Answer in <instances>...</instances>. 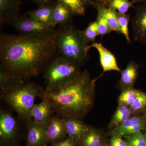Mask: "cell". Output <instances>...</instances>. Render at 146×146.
Returning a JSON list of instances; mask_svg holds the SVG:
<instances>
[{"label":"cell","mask_w":146,"mask_h":146,"mask_svg":"<svg viewBox=\"0 0 146 146\" xmlns=\"http://www.w3.org/2000/svg\"><path fill=\"white\" fill-rule=\"evenodd\" d=\"M55 34L56 31L36 35L1 33L0 67L24 81L36 76L56 55Z\"/></svg>","instance_id":"cell-1"},{"label":"cell","mask_w":146,"mask_h":146,"mask_svg":"<svg viewBox=\"0 0 146 146\" xmlns=\"http://www.w3.org/2000/svg\"><path fill=\"white\" fill-rule=\"evenodd\" d=\"M95 81L85 70L64 87L51 91L44 89L39 98L48 101L54 112L61 117L71 116L82 120L93 107Z\"/></svg>","instance_id":"cell-2"},{"label":"cell","mask_w":146,"mask_h":146,"mask_svg":"<svg viewBox=\"0 0 146 146\" xmlns=\"http://www.w3.org/2000/svg\"><path fill=\"white\" fill-rule=\"evenodd\" d=\"M44 90L37 84L24 81L7 90L1 91V98L27 126L33 120L31 111L35 104V98L40 96Z\"/></svg>","instance_id":"cell-3"},{"label":"cell","mask_w":146,"mask_h":146,"mask_svg":"<svg viewBox=\"0 0 146 146\" xmlns=\"http://www.w3.org/2000/svg\"><path fill=\"white\" fill-rule=\"evenodd\" d=\"M61 25L56 31V55L80 65L86 59L89 51L82 31L68 23Z\"/></svg>","instance_id":"cell-4"},{"label":"cell","mask_w":146,"mask_h":146,"mask_svg":"<svg viewBox=\"0 0 146 146\" xmlns=\"http://www.w3.org/2000/svg\"><path fill=\"white\" fill-rule=\"evenodd\" d=\"M80 65L60 56H55L44 69L45 91H55L76 79L81 73Z\"/></svg>","instance_id":"cell-5"},{"label":"cell","mask_w":146,"mask_h":146,"mask_svg":"<svg viewBox=\"0 0 146 146\" xmlns=\"http://www.w3.org/2000/svg\"><path fill=\"white\" fill-rule=\"evenodd\" d=\"M21 121L10 112L1 108L0 144L1 146H18Z\"/></svg>","instance_id":"cell-6"},{"label":"cell","mask_w":146,"mask_h":146,"mask_svg":"<svg viewBox=\"0 0 146 146\" xmlns=\"http://www.w3.org/2000/svg\"><path fill=\"white\" fill-rule=\"evenodd\" d=\"M10 25L25 35H42L55 31L54 27L41 23L26 14L20 15Z\"/></svg>","instance_id":"cell-7"},{"label":"cell","mask_w":146,"mask_h":146,"mask_svg":"<svg viewBox=\"0 0 146 146\" xmlns=\"http://www.w3.org/2000/svg\"><path fill=\"white\" fill-rule=\"evenodd\" d=\"M45 134L47 145L65 140L68 134L62 118L57 115H53L50 121L46 125Z\"/></svg>","instance_id":"cell-8"},{"label":"cell","mask_w":146,"mask_h":146,"mask_svg":"<svg viewBox=\"0 0 146 146\" xmlns=\"http://www.w3.org/2000/svg\"><path fill=\"white\" fill-rule=\"evenodd\" d=\"M145 124L146 120L144 117L138 115L131 117L121 124L113 128L111 134L122 138L142 132L145 128Z\"/></svg>","instance_id":"cell-9"},{"label":"cell","mask_w":146,"mask_h":146,"mask_svg":"<svg viewBox=\"0 0 146 146\" xmlns=\"http://www.w3.org/2000/svg\"><path fill=\"white\" fill-rule=\"evenodd\" d=\"M131 26L134 40L146 44V3L136 7Z\"/></svg>","instance_id":"cell-10"},{"label":"cell","mask_w":146,"mask_h":146,"mask_svg":"<svg viewBox=\"0 0 146 146\" xmlns=\"http://www.w3.org/2000/svg\"><path fill=\"white\" fill-rule=\"evenodd\" d=\"M27 133L25 146H47L46 142V125L33 120L26 126Z\"/></svg>","instance_id":"cell-11"},{"label":"cell","mask_w":146,"mask_h":146,"mask_svg":"<svg viewBox=\"0 0 146 146\" xmlns=\"http://www.w3.org/2000/svg\"><path fill=\"white\" fill-rule=\"evenodd\" d=\"M22 0H0V22L1 25L11 24L20 16Z\"/></svg>","instance_id":"cell-12"},{"label":"cell","mask_w":146,"mask_h":146,"mask_svg":"<svg viewBox=\"0 0 146 146\" xmlns=\"http://www.w3.org/2000/svg\"><path fill=\"white\" fill-rule=\"evenodd\" d=\"M62 119L65 123L68 136L78 143L90 128L81 119L75 117L66 116Z\"/></svg>","instance_id":"cell-13"},{"label":"cell","mask_w":146,"mask_h":146,"mask_svg":"<svg viewBox=\"0 0 146 146\" xmlns=\"http://www.w3.org/2000/svg\"><path fill=\"white\" fill-rule=\"evenodd\" d=\"M91 48L96 49L99 53L100 61L103 69L104 73L112 70L121 72L114 55L108 50L101 43L93 42L91 45H88L87 47L88 50Z\"/></svg>","instance_id":"cell-14"},{"label":"cell","mask_w":146,"mask_h":146,"mask_svg":"<svg viewBox=\"0 0 146 146\" xmlns=\"http://www.w3.org/2000/svg\"><path fill=\"white\" fill-rule=\"evenodd\" d=\"M53 112L50 103L46 100L42 99V102L33 106L31 111V117L36 122L47 125L51 119Z\"/></svg>","instance_id":"cell-15"},{"label":"cell","mask_w":146,"mask_h":146,"mask_svg":"<svg viewBox=\"0 0 146 146\" xmlns=\"http://www.w3.org/2000/svg\"><path fill=\"white\" fill-rule=\"evenodd\" d=\"M55 4L54 3L50 5L39 6L37 9L27 11L26 15L43 23L52 26L53 15Z\"/></svg>","instance_id":"cell-16"},{"label":"cell","mask_w":146,"mask_h":146,"mask_svg":"<svg viewBox=\"0 0 146 146\" xmlns=\"http://www.w3.org/2000/svg\"><path fill=\"white\" fill-rule=\"evenodd\" d=\"M138 75V66L133 61H131L121 72L119 84L123 89L133 87Z\"/></svg>","instance_id":"cell-17"},{"label":"cell","mask_w":146,"mask_h":146,"mask_svg":"<svg viewBox=\"0 0 146 146\" xmlns=\"http://www.w3.org/2000/svg\"><path fill=\"white\" fill-rule=\"evenodd\" d=\"M73 15V13L68 7L60 2L56 1L53 15V26L68 23Z\"/></svg>","instance_id":"cell-18"},{"label":"cell","mask_w":146,"mask_h":146,"mask_svg":"<svg viewBox=\"0 0 146 146\" xmlns=\"http://www.w3.org/2000/svg\"><path fill=\"white\" fill-rule=\"evenodd\" d=\"M98 11V16L104 18L108 23L112 31L120 33V29L117 17V11L107 7H103L97 4L94 5Z\"/></svg>","instance_id":"cell-19"},{"label":"cell","mask_w":146,"mask_h":146,"mask_svg":"<svg viewBox=\"0 0 146 146\" xmlns=\"http://www.w3.org/2000/svg\"><path fill=\"white\" fill-rule=\"evenodd\" d=\"M78 145L79 146H102V135L98 129L90 127Z\"/></svg>","instance_id":"cell-20"},{"label":"cell","mask_w":146,"mask_h":146,"mask_svg":"<svg viewBox=\"0 0 146 146\" xmlns=\"http://www.w3.org/2000/svg\"><path fill=\"white\" fill-rule=\"evenodd\" d=\"M132 115L129 107L125 106L119 105L115 114L112 116L108 125V127L113 128L121 124Z\"/></svg>","instance_id":"cell-21"},{"label":"cell","mask_w":146,"mask_h":146,"mask_svg":"<svg viewBox=\"0 0 146 146\" xmlns=\"http://www.w3.org/2000/svg\"><path fill=\"white\" fill-rule=\"evenodd\" d=\"M140 91L134 89L133 87L123 89L118 98V104L129 107L136 98Z\"/></svg>","instance_id":"cell-22"},{"label":"cell","mask_w":146,"mask_h":146,"mask_svg":"<svg viewBox=\"0 0 146 146\" xmlns=\"http://www.w3.org/2000/svg\"><path fill=\"white\" fill-rule=\"evenodd\" d=\"M24 81L16 78L0 67V89L1 91L7 90L17 84Z\"/></svg>","instance_id":"cell-23"},{"label":"cell","mask_w":146,"mask_h":146,"mask_svg":"<svg viewBox=\"0 0 146 146\" xmlns=\"http://www.w3.org/2000/svg\"><path fill=\"white\" fill-rule=\"evenodd\" d=\"M68 7L74 15H84L85 14V3L83 0H56Z\"/></svg>","instance_id":"cell-24"},{"label":"cell","mask_w":146,"mask_h":146,"mask_svg":"<svg viewBox=\"0 0 146 146\" xmlns=\"http://www.w3.org/2000/svg\"><path fill=\"white\" fill-rule=\"evenodd\" d=\"M134 3L129 0H110L108 7L121 13L125 14L130 7L133 6Z\"/></svg>","instance_id":"cell-25"},{"label":"cell","mask_w":146,"mask_h":146,"mask_svg":"<svg viewBox=\"0 0 146 146\" xmlns=\"http://www.w3.org/2000/svg\"><path fill=\"white\" fill-rule=\"evenodd\" d=\"M117 17L120 29V33L125 36L128 43H131L128 31V25L130 21V16L127 14L119 13L117 11Z\"/></svg>","instance_id":"cell-26"},{"label":"cell","mask_w":146,"mask_h":146,"mask_svg":"<svg viewBox=\"0 0 146 146\" xmlns=\"http://www.w3.org/2000/svg\"><path fill=\"white\" fill-rule=\"evenodd\" d=\"M146 108V94L140 91L136 98L129 107L132 114L142 112Z\"/></svg>","instance_id":"cell-27"},{"label":"cell","mask_w":146,"mask_h":146,"mask_svg":"<svg viewBox=\"0 0 146 146\" xmlns=\"http://www.w3.org/2000/svg\"><path fill=\"white\" fill-rule=\"evenodd\" d=\"M82 34L84 40L87 44L89 42H94L96 36L99 35L97 21L90 23L87 28L82 31Z\"/></svg>","instance_id":"cell-28"},{"label":"cell","mask_w":146,"mask_h":146,"mask_svg":"<svg viewBox=\"0 0 146 146\" xmlns=\"http://www.w3.org/2000/svg\"><path fill=\"white\" fill-rule=\"evenodd\" d=\"M127 146H146L145 134L142 132L124 136Z\"/></svg>","instance_id":"cell-29"},{"label":"cell","mask_w":146,"mask_h":146,"mask_svg":"<svg viewBox=\"0 0 146 146\" xmlns=\"http://www.w3.org/2000/svg\"><path fill=\"white\" fill-rule=\"evenodd\" d=\"M98 25V32L99 35L103 36L105 35L112 31L107 21L101 16H98L96 20Z\"/></svg>","instance_id":"cell-30"},{"label":"cell","mask_w":146,"mask_h":146,"mask_svg":"<svg viewBox=\"0 0 146 146\" xmlns=\"http://www.w3.org/2000/svg\"><path fill=\"white\" fill-rule=\"evenodd\" d=\"M78 143L74 140L70 136H68L64 141L58 142L55 143L51 144L47 146H76Z\"/></svg>","instance_id":"cell-31"},{"label":"cell","mask_w":146,"mask_h":146,"mask_svg":"<svg viewBox=\"0 0 146 146\" xmlns=\"http://www.w3.org/2000/svg\"><path fill=\"white\" fill-rule=\"evenodd\" d=\"M110 146H127L126 142L121 137L112 136L110 139Z\"/></svg>","instance_id":"cell-32"},{"label":"cell","mask_w":146,"mask_h":146,"mask_svg":"<svg viewBox=\"0 0 146 146\" xmlns=\"http://www.w3.org/2000/svg\"><path fill=\"white\" fill-rule=\"evenodd\" d=\"M31 1L36 3L39 6L50 5L53 4L52 3L53 0H31Z\"/></svg>","instance_id":"cell-33"},{"label":"cell","mask_w":146,"mask_h":146,"mask_svg":"<svg viewBox=\"0 0 146 146\" xmlns=\"http://www.w3.org/2000/svg\"><path fill=\"white\" fill-rule=\"evenodd\" d=\"M110 0H95V4L103 7H107Z\"/></svg>","instance_id":"cell-34"},{"label":"cell","mask_w":146,"mask_h":146,"mask_svg":"<svg viewBox=\"0 0 146 146\" xmlns=\"http://www.w3.org/2000/svg\"><path fill=\"white\" fill-rule=\"evenodd\" d=\"M86 5H91L95 4V0H83Z\"/></svg>","instance_id":"cell-35"},{"label":"cell","mask_w":146,"mask_h":146,"mask_svg":"<svg viewBox=\"0 0 146 146\" xmlns=\"http://www.w3.org/2000/svg\"><path fill=\"white\" fill-rule=\"evenodd\" d=\"M132 2L133 3L142 2L144 3V4L146 3V0H132Z\"/></svg>","instance_id":"cell-36"},{"label":"cell","mask_w":146,"mask_h":146,"mask_svg":"<svg viewBox=\"0 0 146 146\" xmlns=\"http://www.w3.org/2000/svg\"><path fill=\"white\" fill-rule=\"evenodd\" d=\"M144 118L146 120V111L145 112V113H144Z\"/></svg>","instance_id":"cell-37"},{"label":"cell","mask_w":146,"mask_h":146,"mask_svg":"<svg viewBox=\"0 0 146 146\" xmlns=\"http://www.w3.org/2000/svg\"><path fill=\"white\" fill-rule=\"evenodd\" d=\"M102 146H110L109 145H102Z\"/></svg>","instance_id":"cell-38"},{"label":"cell","mask_w":146,"mask_h":146,"mask_svg":"<svg viewBox=\"0 0 146 146\" xmlns=\"http://www.w3.org/2000/svg\"><path fill=\"white\" fill-rule=\"evenodd\" d=\"M145 134V136H146V133Z\"/></svg>","instance_id":"cell-39"}]
</instances>
